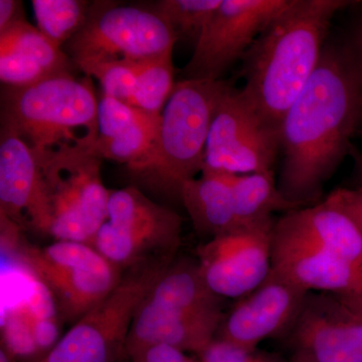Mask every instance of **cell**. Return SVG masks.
<instances>
[{"label": "cell", "mask_w": 362, "mask_h": 362, "mask_svg": "<svg viewBox=\"0 0 362 362\" xmlns=\"http://www.w3.org/2000/svg\"><path fill=\"white\" fill-rule=\"evenodd\" d=\"M230 83L185 78L176 83L160 116L158 137L128 170L145 187L180 199L185 181L201 175L209 130Z\"/></svg>", "instance_id": "277c9868"}, {"label": "cell", "mask_w": 362, "mask_h": 362, "mask_svg": "<svg viewBox=\"0 0 362 362\" xmlns=\"http://www.w3.org/2000/svg\"><path fill=\"white\" fill-rule=\"evenodd\" d=\"M308 293L271 272L258 288L225 314L216 338L256 349L264 340L282 337Z\"/></svg>", "instance_id": "5bb4252c"}, {"label": "cell", "mask_w": 362, "mask_h": 362, "mask_svg": "<svg viewBox=\"0 0 362 362\" xmlns=\"http://www.w3.org/2000/svg\"><path fill=\"white\" fill-rule=\"evenodd\" d=\"M107 221L92 246L125 272L156 259L175 258L183 218L136 187L110 190Z\"/></svg>", "instance_id": "52a82bcc"}, {"label": "cell", "mask_w": 362, "mask_h": 362, "mask_svg": "<svg viewBox=\"0 0 362 362\" xmlns=\"http://www.w3.org/2000/svg\"><path fill=\"white\" fill-rule=\"evenodd\" d=\"M223 299L209 289L197 261L175 259L143 303L166 313L201 314L223 311Z\"/></svg>", "instance_id": "ffe728a7"}, {"label": "cell", "mask_w": 362, "mask_h": 362, "mask_svg": "<svg viewBox=\"0 0 362 362\" xmlns=\"http://www.w3.org/2000/svg\"><path fill=\"white\" fill-rule=\"evenodd\" d=\"M23 18V4L18 0H0V32Z\"/></svg>", "instance_id": "836d02e7"}, {"label": "cell", "mask_w": 362, "mask_h": 362, "mask_svg": "<svg viewBox=\"0 0 362 362\" xmlns=\"http://www.w3.org/2000/svg\"><path fill=\"white\" fill-rule=\"evenodd\" d=\"M225 313H166L140 305L131 325L125 354L154 344H165L199 356L216 339Z\"/></svg>", "instance_id": "ac0fdd59"}, {"label": "cell", "mask_w": 362, "mask_h": 362, "mask_svg": "<svg viewBox=\"0 0 362 362\" xmlns=\"http://www.w3.org/2000/svg\"><path fill=\"white\" fill-rule=\"evenodd\" d=\"M271 272L307 292H362V269L275 225Z\"/></svg>", "instance_id": "2e32d148"}, {"label": "cell", "mask_w": 362, "mask_h": 362, "mask_svg": "<svg viewBox=\"0 0 362 362\" xmlns=\"http://www.w3.org/2000/svg\"><path fill=\"white\" fill-rule=\"evenodd\" d=\"M349 156L352 157L354 161V173H356L357 182L356 187L362 188V152L352 144L351 147H350Z\"/></svg>", "instance_id": "8d00e7d4"}, {"label": "cell", "mask_w": 362, "mask_h": 362, "mask_svg": "<svg viewBox=\"0 0 362 362\" xmlns=\"http://www.w3.org/2000/svg\"><path fill=\"white\" fill-rule=\"evenodd\" d=\"M88 77L97 78L106 96L132 105L136 87L135 62L118 59L86 61L75 64Z\"/></svg>", "instance_id": "83f0119b"}, {"label": "cell", "mask_w": 362, "mask_h": 362, "mask_svg": "<svg viewBox=\"0 0 362 362\" xmlns=\"http://www.w3.org/2000/svg\"><path fill=\"white\" fill-rule=\"evenodd\" d=\"M282 338L292 362H362V318L334 293L309 292Z\"/></svg>", "instance_id": "7c38bea8"}, {"label": "cell", "mask_w": 362, "mask_h": 362, "mask_svg": "<svg viewBox=\"0 0 362 362\" xmlns=\"http://www.w3.org/2000/svg\"><path fill=\"white\" fill-rule=\"evenodd\" d=\"M20 239L11 245L20 246L18 258L51 295L62 322H78L109 296L123 277V271L89 244L54 240L35 246Z\"/></svg>", "instance_id": "5b68a950"}, {"label": "cell", "mask_w": 362, "mask_h": 362, "mask_svg": "<svg viewBox=\"0 0 362 362\" xmlns=\"http://www.w3.org/2000/svg\"><path fill=\"white\" fill-rule=\"evenodd\" d=\"M121 362H127V361H126V358H124L123 361Z\"/></svg>", "instance_id": "f35d334b"}, {"label": "cell", "mask_w": 362, "mask_h": 362, "mask_svg": "<svg viewBox=\"0 0 362 362\" xmlns=\"http://www.w3.org/2000/svg\"><path fill=\"white\" fill-rule=\"evenodd\" d=\"M52 76L56 75L35 59L18 52H0V80L2 85L25 87Z\"/></svg>", "instance_id": "f546056e"}, {"label": "cell", "mask_w": 362, "mask_h": 362, "mask_svg": "<svg viewBox=\"0 0 362 362\" xmlns=\"http://www.w3.org/2000/svg\"><path fill=\"white\" fill-rule=\"evenodd\" d=\"M160 116L131 126L113 137L97 138L90 153L100 159L125 163L127 168L141 161L156 144Z\"/></svg>", "instance_id": "484cf974"}, {"label": "cell", "mask_w": 362, "mask_h": 362, "mask_svg": "<svg viewBox=\"0 0 362 362\" xmlns=\"http://www.w3.org/2000/svg\"><path fill=\"white\" fill-rule=\"evenodd\" d=\"M127 362H201L182 350L165 344L148 345L125 354Z\"/></svg>", "instance_id": "1f68e13d"}, {"label": "cell", "mask_w": 362, "mask_h": 362, "mask_svg": "<svg viewBox=\"0 0 362 362\" xmlns=\"http://www.w3.org/2000/svg\"><path fill=\"white\" fill-rule=\"evenodd\" d=\"M347 306L350 307L362 318V292L351 294H337Z\"/></svg>", "instance_id": "d590c367"}, {"label": "cell", "mask_w": 362, "mask_h": 362, "mask_svg": "<svg viewBox=\"0 0 362 362\" xmlns=\"http://www.w3.org/2000/svg\"><path fill=\"white\" fill-rule=\"evenodd\" d=\"M0 362H16L4 349H0Z\"/></svg>", "instance_id": "74e56055"}, {"label": "cell", "mask_w": 362, "mask_h": 362, "mask_svg": "<svg viewBox=\"0 0 362 362\" xmlns=\"http://www.w3.org/2000/svg\"><path fill=\"white\" fill-rule=\"evenodd\" d=\"M280 149V128L244 90L230 85L214 114L202 171L237 175L272 171Z\"/></svg>", "instance_id": "30bf717a"}, {"label": "cell", "mask_w": 362, "mask_h": 362, "mask_svg": "<svg viewBox=\"0 0 362 362\" xmlns=\"http://www.w3.org/2000/svg\"><path fill=\"white\" fill-rule=\"evenodd\" d=\"M157 116L102 94L98 101V138H110L138 123L146 122Z\"/></svg>", "instance_id": "f1b7e54d"}, {"label": "cell", "mask_w": 362, "mask_h": 362, "mask_svg": "<svg viewBox=\"0 0 362 362\" xmlns=\"http://www.w3.org/2000/svg\"><path fill=\"white\" fill-rule=\"evenodd\" d=\"M180 201L187 209L195 232L211 240L240 228L232 188L220 173L202 171L185 181Z\"/></svg>", "instance_id": "44dd1931"}, {"label": "cell", "mask_w": 362, "mask_h": 362, "mask_svg": "<svg viewBox=\"0 0 362 362\" xmlns=\"http://www.w3.org/2000/svg\"><path fill=\"white\" fill-rule=\"evenodd\" d=\"M333 192L345 211L356 221L362 233V188H339Z\"/></svg>", "instance_id": "d6a6232c"}, {"label": "cell", "mask_w": 362, "mask_h": 362, "mask_svg": "<svg viewBox=\"0 0 362 362\" xmlns=\"http://www.w3.org/2000/svg\"><path fill=\"white\" fill-rule=\"evenodd\" d=\"M56 306L39 283L33 296L16 307L2 329L1 349L16 362H40L59 341Z\"/></svg>", "instance_id": "d6986e66"}, {"label": "cell", "mask_w": 362, "mask_h": 362, "mask_svg": "<svg viewBox=\"0 0 362 362\" xmlns=\"http://www.w3.org/2000/svg\"><path fill=\"white\" fill-rule=\"evenodd\" d=\"M223 0H161L154 11L175 30L197 42L204 26Z\"/></svg>", "instance_id": "4316f807"}, {"label": "cell", "mask_w": 362, "mask_h": 362, "mask_svg": "<svg viewBox=\"0 0 362 362\" xmlns=\"http://www.w3.org/2000/svg\"><path fill=\"white\" fill-rule=\"evenodd\" d=\"M362 121V85L351 47L326 45L320 63L281 123L278 187L299 207L318 204L349 156Z\"/></svg>", "instance_id": "6da1fadb"}, {"label": "cell", "mask_w": 362, "mask_h": 362, "mask_svg": "<svg viewBox=\"0 0 362 362\" xmlns=\"http://www.w3.org/2000/svg\"><path fill=\"white\" fill-rule=\"evenodd\" d=\"M352 4L289 0L242 59V89L280 129L286 112L320 63L333 18Z\"/></svg>", "instance_id": "7a4b0ae2"}, {"label": "cell", "mask_w": 362, "mask_h": 362, "mask_svg": "<svg viewBox=\"0 0 362 362\" xmlns=\"http://www.w3.org/2000/svg\"><path fill=\"white\" fill-rule=\"evenodd\" d=\"M32 4L37 28L62 49L84 25L90 6L81 0H33Z\"/></svg>", "instance_id": "d4e9b609"}, {"label": "cell", "mask_w": 362, "mask_h": 362, "mask_svg": "<svg viewBox=\"0 0 362 362\" xmlns=\"http://www.w3.org/2000/svg\"><path fill=\"white\" fill-rule=\"evenodd\" d=\"M175 258L124 272L115 289L59 338L40 362H121L136 312Z\"/></svg>", "instance_id": "8992f818"}, {"label": "cell", "mask_w": 362, "mask_h": 362, "mask_svg": "<svg viewBox=\"0 0 362 362\" xmlns=\"http://www.w3.org/2000/svg\"><path fill=\"white\" fill-rule=\"evenodd\" d=\"M177 40L154 9L97 1L90 4L84 25L64 47L74 64L137 62L173 52Z\"/></svg>", "instance_id": "9c48e42d"}, {"label": "cell", "mask_w": 362, "mask_h": 362, "mask_svg": "<svg viewBox=\"0 0 362 362\" xmlns=\"http://www.w3.org/2000/svg\"><path fill=\"white\" fill-rule=\"evenodd\" d=\"M351 51L354 52L356 59L357 71L361 78L362 85V21L357 28L356 35H354V45H351Z\"/></svg>", "instance_id": "e575fe53"}, {"label": "cell", "mask_w": 362, "mask_h": 362, "mask_svg": "<svg viewBox=\"0 0 362 362\" xmlns=\"http://www.w3.org/2000/svg\"><path fill=\"white\" fill-rule=\"evenodd\" d=\"M223 175L232 188L235 214L240 226L274 220V214L277 211L288 213L301 209L288 201L280 192L273 170L250 175Z\"/></svg>", "instance_id": "7402d4cb"}, {"label": "cell", "mask_w": 362, "mask_h": 362, "mask_svg": "<svg viewBox=\"0 0 362 362\" xmlns=\"http://www.w3.org/2000/svg\"><path fill=\"white\" fill-rule=\"evenodd\" d=\"M173 52L135 62L136 87L132 106L161 115L175 90Z\"/></svg>", "instance_id": "603a6c76"}, {"label": "cell", "mask_w": 362, "mask_h": 362, "mask_svg": "<svg viewBox=\"0 0 362 362\" xmlns=\"http://www.w3.org/2000/svg\"><path fill=\"white\" fill-rule=\"evenodd\" d=\"M18 52L42 64L54 74L73 73L75 64L65 51L52 44L26 21H18L0 32V52Z\"/></svg>", "instance_id": "cb8c5ba5"}, {"label": "cell", "mask_w": 362, "mask_h": 362, "mask_svg": "<svg viewBox=\"0 0 362 362\" xmlns=\"http://www.w3.org/2000/svg\"><path fill=\"white\" fill-rule=\"evenodd\" d=\"M39 161L51 223L49 237L92 246L108 216L110 190L102 181V159L90 150H77Z\"/></svg>", "instance_id": "ba28073f"}, {"label": "cell", "mask_w": 362, "mask_h": 362, "mask_svg": "<svg viewBox=\"0 0 362 362\" xmlns=\"http://www.w3.org/2000/svg\"><path fill=\"white\" fill-rule=\"evenodd\" d=\"M197 358L201 362H292L279 354L258 349H244L216 338L202 350Z\"/></svg>", "instance_id": "4dcf8cb0"}, {"label": "cell", "mask_w": 362, "mask_h": 362, "mask_svg": "<svg viewBox=\"0 0 362 362\" xmlns=\"http://www.w3.org/2000/svg\"><path fill=\"white\" fill-rule=\"evenodd\" d=\"M276 228L362 269V233L334 192L313 206L285 213Z\"/></svg>", "instance_id": "e0dca14e"}, {"label": "cell", "mask_w": 362, "mask_h": 362, "mask_svg": "<svg viewBox=\"0 0 362 362\" xmlns=\"http://www.w3.org/2000/svg\"><path fill=\"white\" fill-rule=\"evenodd\" d=\"M98 101L89 78L59 74L25 87L2 85L1 131L20 138L39 159L90 150Z\"/></svg>", "instance_id": "3957f363"}, {"label": "cell", "mask_w": 362, "mask_h": 362, "mask_svg": "<svg viewBox=\"0 0 362 362\" xmlns=\"http://www.w3.org/2000/svg\"><path fill=\"white\" fill-rule=\"evenodd\" d=\"M275 221L240 226L199 247L197 261L214 294L240 299L269 277Z\"/></svg>", "instance_id": "4fadbf2b"}, {"label": "cell", "mask_w": 362, "mask_h": 362, "mask_svg": "<svg viewBox=\"0 0 362 362\" xmlns=\"http://www.w3.org/2000/svg\"><path fill=\"white\" fill-rule=\"evenodd\" d=\"M0 216L23 230L49 235V213L39 159L16 135L1 131Z\"/></svg>", "instance_id": "9a60e30c"}, {"label": "cell", "mask_w": 362, "mask_h": 362, "mask_svg": "<svg viewBox=\"0 0 362 362\" xmlns=\"http://www.w3.org/2000/svg\"><path fill=\"white\" fill-rule=\"evenodd\" d=\"M289 0H223L195 42L185 78L221 80Z\"/></svg>", "instance_id": "8fae6325"}]
</instances>
